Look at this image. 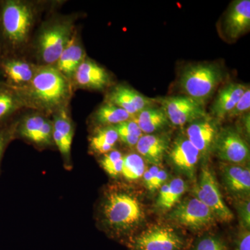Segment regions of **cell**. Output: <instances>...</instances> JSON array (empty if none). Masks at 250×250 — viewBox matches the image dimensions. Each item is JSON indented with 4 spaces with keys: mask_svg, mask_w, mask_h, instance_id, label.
Masks as SVG:
<instances>
[{
    "mask_svg": "<svg viewBox=\"0 0 250 250\" xmlns=\"http://www.w3.org/2000/svg\"><path fill=\"white\" fill-rule=\"evenodd\" d=\"M98 219L108 236L126 244L142 225L145 213L136 195L124 188L112 187L100 202Z\"/></svg>",
    "mask_w": 250,
    "mask_h": 250,
    "instance_id": "cell-1",
    "label": "cell"
},
{
    "mask_svg": "<svg viewBox=\"0 0 250 250\" xmlns=\"http://www.w3.org/2000/svg\"><path fill=\"white\" fill-rule=\"evenodd\" d=\"M72 86V82L55 66L39 65L31 82L20 90L26 108L35 109L47 116L67 108Z\"/></svg>",
    "mask_w": 250,
    "mask_h": 250,
    "instance_id": "cell-2",
    "label": "cell"
},
{
    "mask_svg": "<svg viewBox=\"0 0 250 250\" xmlns=\"http://www.w3.org/2000/svg\"><path fill=\"white\" fill-rule=\"evenodd\" d=\"M35 4L22 0L0 1L1 56H19L27 45L37 20Z\"/></svg>",
    "mask_w": 250,
    "mask_h": 250,
    "instance_id": "cell-3",
    "label": "cell"
},
{
    "mask_svg": "<svg viewBox=\"0 0 250 250\" xmlns=\"http://www.w3.org/2000/svg\"><path fill=\"white\" fill-rule=\"evenodd\" d=\"M75 19L58 16L42 23L34 40L38 65L55 66L62 51L75 33Z\"/></svg>",
    "mask_w": 250,
    "mask_h": 250,
    "instance_id": "cell-4",
    "label": "cell"
},
{
    "mask_svg": "<svg viewBox=\"0 0 250 250\" xmlns=\"http://www.w3.org/2000/svg\"><path fill=\"white\" fill-rule=\"evenodd\" d=\"M223 77V69L218 64L202 62L184 69L179 84L186 96L205 107Z\"/></svg>",
    "mask_w": 250,
    "mask_h": 250,
    "instance_id": "cell-5",
    "label": "cell"
},
{
    "mask_svg": "<svg viewBox=\"0 0 250 250\" xmlns=\"http://www.w3.org/2000/svg\"><path fill=\"white\" fill-rule=\"evenodd\" d=\"M125 245L129 250H188L190 242L170 225L156 224L135 233Z\"/></svg>",
    "mask_w": 250,
    "mask_h": 250,
    "instance_id": "cell-6",
    "label": "cell"
},
{
    "mask_svg": "<svg viewBox=\"0 0 250 250\" xmlns=\"http://www.w3.org/2000/svg\"><path fill=\"white\" fill-rule=\"evenodd\" d=\"M167 218L171 223L193 231L207 229L217 221L211 210L194 196L181 200L170 210Z\"/></svg>",
    "mask_w": 250,
    "mask_h": 250,
    "instance_id": "cell-7",
    "label": "cell"
},
{
    "mask_svg": "<svg viewBox=\"0 0 250 250\" xmlns=\"http://www.w3.org/2000/svg\"><path fill=\"white\" fill-rule=\"evenodd\" d=\"M193 187V196L211 210L217 220L223 223L232 221L234 216L224 201L216 178L209 167L202 166L198 182Z\"/></svg>",
    "mask_w": 250,
    "mask_h": 250,
    "instance_id": "cell-8",
    "label": "cell"
},
{
    "mask_svg": "<svg viewBox=\"0 0 250 250\" xmlns=\"http://www.w3.org/2000/svg\"><path fill=\"white\" fill-rule=\"evenodd\" d=\"M21 137L36 147H47L54 145L52 120L40 112L27 115L15 121V138Z\"/></svg>",
    "mask_w": 250,
    "mask_h": 250,
    "instance_id": "cell-9",
    "label": "cell"
},
{
    "mask_svg": "<svg viewBox=\"0 0 250 250\" xmlns=\"http://www.w3.org/2000/svg\"><path fill=\"white\" fill-rule=\"evenodd\" d=\"M220 160L229 164L242 166L250 159V147L236 130L226 128L220 130L214 151Z\"/></svg>",
    "mask_w": 250,
    "mask_h": 250,
    "instance_id": "cell-10",
    "label": "cell"
},
{
    "mask_svg": "<svg viewBox=\"0 0 250 250\" xmlns=\"http://www.w3.org/2000/svg\"><path fill=\"white\" fill-rule=\"evenodd\" d=\"M171 124L182 126L207 116L205 107L187 96H174L159 100Z\"/></svg>",
    "mask_w": 250,
    "mask_h": 250,
    "instance_id": "cell-11",
    "label": "cell"
},
{
    "mask_svg": "<svg viewBox=\"0 0 250 250\" xmlns=\"http://www.w3.org/2000/svg\"><path fill=\"white\" fill-rule=\"evenodd\" d=\"M220 130L218 121L207 115L188 124L185 136L199 151L201 159H207L214 151Z\"/></svg>",
    "mask_w": 250,
    "mask_h": 250,
    "instance_id": "cell-12",
    "label": "cell"
},
{
    "mask_svg": "<svg viewBox=\"0 0 250 250\" xmlns=\"http://www.w3.org/2000/svg\"><path fill=\"white\" fill-rule=\"evenodd\" d=\"M166 154L176 170L191 180L195 179L197 164L201 157L199 151L185 136L174 140Z\"/></svg>",
    "mask_w": 250,
    "mask_h": 250,
    "instance_id": "cell-13",
    "label": "cell"
},
{
    "mask_svg": "<svg viewBox=\"0 0 250 250\" xmlns=\"http://www.w3.org/2000/svg\"><path fill=\"white\" fill-rule=\"evenodd\" d=\"M38 66L22 60L19 56H1L0 75L4 77L5 83L21 89L32 80Z\"/></svg>",
    "mask_w": 250,
    "mask_h": 250,
    "instance_id": "cell-14",
    "label": "cell"
},
{
    "mask_svg": "<svg viewBox=\"0 0 250 250\" xmlns=\"http://www.w3.org/2000/svg\"><path fill=\"white\" fill-rule=\"evenodd\" d=\"M106 102L123 108L134 117L145 108L155 106L159 100L145 96L125 85H118L106 96Z\"/></svg>",
    "mask_w": 250,
    "mask_h": 250,
    "instance_id": "cell-15",
    "label": "cell"
},
{
    "mask_svg": "<svg viewBox=\"0 0 250 250\" xmlns=\"http://www.w3.org/2000/svg\"><path fill=\"white\" fill-rule=\"evenodd\" d=\"M72 85L87 90H103L111 82L109 75L104 67L85 57L77 69L71 81Z\"/></svg>",
    "mask_w": 250,
    "mask_h": 250,
    "instance_id": "cell-16",
    "label": "cell"
},
{
    "mask_svg": "<svg viewBox=\"0 0 250 250\" xmlns=\"http://www.w3.org/2000/svg\"><path fill=\"white\" fill-rule=\"evenodd\" d=\"M222 179L227 191L238 200L250 198V170L249 167L233 164H224L221 168Z\"/></svg>",
    "mask_w": 250,
    "mask_h": 250,
    "instance_id": "cell-17",
    "label": "cell"
},
{
    "mask_svg": "<svg viewBox=\"0 0 250 250\" xmlns=\"http://www.w3.org/2000/svg\"><path fill=\"white\" fill-rule=\"evenodd\" d=\"M52 120L53 125V141L62 157L69 163L73 141L74 125L67 108L56 112Z\"/></svg>",
    "mask_w": 250,
    "mask_h": 250,
    "instance_id": "cell-18",
    "label": "cell"
},
{
    "mask_svg": "<svg viewBox=\"0 0 250 250\" xmlns=\"http://www.w3.org/2000/svg\"><path fill=\"white\" fill-rule=\"evenodd\" d=\"M170 137L166 134H143L136 147L140 156L153 166L160 165L170 148Z\"/></svg>",
    "mask_w": 250,
    "mask_h": 250,
    "instance_id": "cell-19",
    "label": "cell"
},
{
    "mask_svg": "<svg viewBox=\"0 0 250 250\" xmlns=\"http://www.w3.org/2000/svg\"><path fill=\"white\" fill-rule=\"evenodd\" d=\"M225 31L229 37L236 39L250 27V1L237 0L230 6L225 20Z\"/></svg>",
    "mask_w": 250,
    "mask_h": 250,
    "instance_id": "cell-20",
    "label": "cell"
},
{
    "mask_svg": "<svg viewBox=\"0 0 250 250\" xmlns=\"http://www.w3.org/2000/svg\"><path fill=\"white\" fill-rule=\"evenodd\" d=\"M24 108L26 105L21 90L0 81V126L13 123Z\"/></svg>",
    "mask_w": 250,
    "mask_h": 250,
    "instance_id": "cell-21",
    "label": "cell"
},
{
    "mask_svg": "<svg viewBox=\"0 0 250 250\" xmlns=\"http://www.w3.org/2000/svg\"><path fill=\"white\" fill-rule=\"evenodd\" d=\"M249 85L244 83H229L218 92L210 111L217 121L227 118Z\"/></svg>",
    "mask_w": 250,
    "mask_h": 250,
    "instance_id": "cell-22",
    "label": "cell"
},
{
    "mask_svg": "<svg viewBox=\"0 0 250 250\" xmlns=\"http://www.w3.org/2000/svg\"><path fill=\"white\" fill-rule=\"evenodd\" d=\"M85 57L84 49L75 32L59 57L56 68L71 82L77 69Z\"/></svg>",
    "mask_w": 250,
    "mask_h": 250,
    "instance_id": "cell-23",
    "label": "cell"
},
{
    "mask_svg": "<svg viewBox=\"0 0 250 250\" xmlns=\"http://www.w3.org/2000/svg\"><path fill=\"white\" fill-rule=\"evenodd\" d=\"M187 188V184L180 177L166 182L159 189L156 201V208L161 212L170 211L181 201Z\"/></svg>",
    "mask_w": 250,
    "mask_h": 250,
    "instance_id": "cell-24",
    "label": "cell"
},
{
    "mask_svg": "<svg viewBox=\"0 0 250 250\" xmlns=\"http://www.w3.org/2000/svg\"><path fill=\"white\" fill-rule=\"evenodd\" d=\"M132 120L137 123L143 134H156L170 123L163 108L155 106L145 108L137 113Z\"/></svg>",
    "mask_w": 250,
    "mask_h": 250,
    "instance_id": "cell-25",
    "label": "cell"
},
{
    "mask_svg": "<svg viewBox=\"0 0 250 250\" xmlns=\"http://www.w3.org/2000/svg\"><path fill=\"white\" fill-rule=\"evenodd\" d=\"M119 141L114 126H98L90 138V149L93 153L105 154L111 152Z\"/></svg>",
    "mask_w": 250,
    "mask_h": 250,
    "instance_id": "cell-26",
    "label": "cell"
},
{
    "mask_svg": "<svg viewBox=\"0 0 250 250\" xmlns=\"http://www.w3.org/2000/svg\"><path fill=\"white\" fill-rule=\"evenodd\" d=\"M132 119L133 117L124 109L107 102L103 104L93 115V121L99 126H116Z\"/></svg>",
    "mask_w": 250,
    "mask_h": 250,
    "instance_id": "cell-27",
    "label": "cell"
},
{
    "mask_svg": "<svg viewBox=\"0 0 250 250\" xmlns=\"http://www.w3.org/2000/svg\"><path fill=\"white\" fill-rule=\"evenodd\" d=\"M146 170L144 159L136 153H130L123 156L121 175L129 182H134L143 177Z\"/></svg>",
    "mask_w": 250,
    "mask_h": 250,
    "instance_id": "cell-28",
    "label": "cell"
},
{
    "mask_svg": "<svg viewBox=\"0 0 250 250\" xmlns=\"http://www.w3.org/2000/svg\"><path fill=\"white\" fill-rule=\"evenodd\" d=\"M188 250H231L229 244L218 235L206 233L190 243Z\"/></svg>",
    "mask_w": 250,
    "mask_h": 250,
    "instance_id": "cell-29",
    "label": "cell"
},
{
    "mask_svg": "<svg viewBox=\"0 0 250 250\" xmlns=\"http://www.w3.org/2000/svg\"><path fill=\"white\" fill-rule=\"evenodd\" d=\"M123 153L117 149L104 154L100 159V164L106 173L112 178H116L121 175L123 164Z\"/></svg>",
    "mask_w": 250,
    "mask_h": 250,
    "instance_id": "cell-30",
    "label": "cell"
},
{
    "mask_svg": "<svg viewBox=\"0 0 250 250\" xmlns=\"http://www.w3.org/2000/svg\"><path fill=\"white\" fill-rule=\"evenodd\" d=\"M15 139V121L0 126V165L8 145Z\"/></svg>",
    "mask_w": 250,
    "mask_h": 250,
    "instance_id": "cell-31",
    "label": "cell"
},
{
    "mask_svg": "<svg viewBox=\"0 0 250 250\" xmlns=\"http://www.w3.org/2000/svg\"><path fill=\"white\" fill-rule=\"evenodd\" d=\"M229 246L231 250H250V229L240 228Z\"/></svg>",
    "mask_w": 250,
    "mask_h": 250,
    "instance_id": "cell-32",
    "label": "cell"
},
{
    "mask_svg": "<svg viewBox=\"0 0 250 250\" xmlns=\"http://www.w3.org/2000/svg\"><path fill=\"white\" fill-rule=\"evenodd\" d=\"M250 109V86L247 88L246 92L242 95L236 106L230 112L227 118H233L236 117L243 116L249 113Z\"/></svg>",
    "mask_w": 250,
    "mask_h": 250,
    "instance_id": "cell-33",
    "label": "cell"
},
{
    "mask_svg": "<svg viewBox=\"0 0 250 250\" xmlns=\"http://www.w3.org/2000/svg\"><path fill=\"white\" fill-rule=\"evenodd\" d=\"M239 218L241 228H250V198L246 200H238L236 206Z\"/></svg>",
    "mask_w": 250,
    "mask_h": 250,
    "instance_id": "cell-34",
    "label": "cell"
},
{
    "mask_svg": "<svg viewBox=\"0 0 250 250\" xmlns=\"http://www.w3.org/2000/svg\"><path fill=\"white\" fill-rule=\"evenodd\" d=\"M114 127L118 135H131V136H137L139 138H141L143 135L139 125L133 120L123 122V123L116 125Z\"/></svg>",
    "mask_w": 250,
    "mask_h": 250,
    "instance_id": "cell-35",
    "label": "cell"
},
{
    "mask_svg": "<svg viewBox=\"0 0 250 250\" xmlns=\"http://www.w3.org/2000/svg\"><path fill=\"white\" fill-rule=\"evenodd\" d=\"M159 169L160 168L158 166H152L149 168H148L147 170L145 171L144 174H143V182H144L146 188L150 191L151 188H152L153 181L155 178L156 174L159 172Z\"/></svg>",
    "mask_w": 250,
    "mask_h": 250,
    "instance_id": "cell-36",
    "label": "cell"
},
{
    "mask_svg": "<svg viewBox=\"0 0 250 250\" xmlns=\"http://www.w3.org/2000/svg\"><path fill=\"white\" fill-rule=\"evenodd\" d=\"M168 177V174H167V172L165 170L159 169V172L156 174L155 178L153 181L151 191H155L156 190H159L161 187L167 182Z\"/></svg>",
    "mask_w": 250,
    "mask_h": 250,
    "instance_id": "cell-37",
    "label": "cell"
},
{
    "mask_svg": "<svg viewBox=\"0 0 250 250\" xmlns=\"http://www.w3.org/2000/svg\"><path fill=\"white\" fill-rule=\"evenodd\" d=\"M243 123L245 129L248 136H250V113H246L243 118Z\"/></svg>",
    "mask_w": 250,
    "mask_h": 250,
    "instance_id": "cell-38",
    "label": "cell"
},
{
    "mask_svg": "<svg viewBox=\"0 0 250 250\" xmlns=\"http://www.w3.org/2000/svg\"><path fill=\"white\" fill-rule=\"evenodd\" d=\"M1 49H0V61H1Z\"/></svg>",
    "mask_w": 250,
    "mask_h": 250,
    "instance_id": "cell-39",
    "label": "cell"
}]
</instances>
